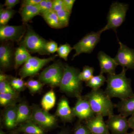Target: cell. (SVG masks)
I'll use <instances>...</instances> for the list:
<instances>
[{
	"label": "cell",
	"mask_w": 134,
	"mask_h": 134,
	"mask_svg": "<svg viewBox=\"0 0 134 134\" xmlns=\"http://www.w3.org/2000/svg\"><path fill=\"white\" fill-rule=\"evenodd\" d=\"M127 69L122 68L119 74H107V86L105 92L110 98H117L121 100L134 97L131 79L127 78Z\"/></svg>",
	"instance_id": "1"
},
{
	"label": "cell",
	"mask_w": 134,
	"mask_h": 134,
	"mask_svg": "<svg viewBox=\"0 0 134 134\" xmlns=\"http://www.w3.org/2000/svg\"><path fill=\"white\" fill-rule=\"evenodd\" d=\"M83 97L88 101L95 115L104 117H109L114 114L115 104L113 103L111 98L103 90L100 89L92 90Z\"/></svg>",
	"instance_id": "2"
},
{
	"label": "cell",
	"mask_w": 134,
	"mask_h": 134,
	"mask_svg": "<svg viewBox=\"0 0 134 134\" xmlns=\"http://www.w3.org/2000/svg\"><path fill=\"white\" fill-rule=\"evenodd\" d=\"M77 69L66 65L59 86L60 90L68 96L77 98L81 96L82 86Z\"/></svg>",
	"instance_id": "3"
},
{
	"label": "cell",
	"mask_w": 134,
	"mask_h": 134,
	"mask_svg": "<svg viewBox=\"0 0 134 134\" xmlns=\"http://www.w3.org/2000/svg\"><path fill=\"white\" fill-rule=\"evenodd\" d=\"M128 5L119 2H113L110 7L108 15L107 23L104 28L100 30L103 32L107 30H116L125 21Z\"/></svg>",
	"instance_id": "4"
},
{
	"label": "cell",
	"mask_w": 134,
	"mask_h": 134,
	"mask_svg": "<svg viewBox=\"0 0 134 134\" xmlns=\"http://www.w3.org/2000/svg\"><path fill=\"white\" fill-rule=\"evenodd\" d=\"M48 42L32 30L29 29L21 45L24 46L30 52L38 53L42 55H49L50 54L46 49V45Z\"/></svg>",
	"instance_id": "5"
},
{
	"label": "cell",
	"mask_w": 134,
	"mask_h": 134,
	"mask_svg": "<svg viewBox=\"0 0 134 134\" xmlns=\"http://www.w3.org/2000/svg\"><path fill=\"white\" fill-rule=\"evenodd\" d=\"M64 69L60 63H55L44 70L39 76V80L42 83L52 87L59 86L61 81Z\"/></svg>",
	"instance_id": "6"
},
{
	"label": "cell",
	"mask_w": 134,
	"mask_h": 134,
	"mask_svg": "<svg viewBox=\"0 0 134 134\" xmlns=\"http://www.w3.org/2000/svg\"><path fill=\"white\" fill-rule=\"evenodd\" d=\"M102 32L100 31L94 32H91L84 37L81 40L73 47L76 51L73 55V59L77 55L83 53H91L100 40V35Z\"/></svg>",
	"instance_id": "7"
},
{
	"label": "cell",
	"mask_w": 134,
	"mask_h": 134,
	"mask_svg": "<svg viewBox=\"0 0 134 134\" xmlns=\"http://www.w3.org/2000/svg\"><path fill=\"white\" fill-rule=\"evenodd\" d=\"M54 58L55 57H52L47 59H40L31 56L21 69L19 74L22 78L34 75Z\"/></svg>",
	"instance_id": "8"
},
{
	"label": "cell",
	"mask_w": 134,
	"mask_h": 134,
	"mask_svg": "<svg viewBox=\"0 0 134 134\" xmlns=\"http://www.w3.org/2000/svg\"><path fill=\"white\" fill-rule=\"evenodd\" d=\"M30 120L43 129L52 127L57 122L54 115L37 107L32 110Z\"/></svg>",
	"instance_id": "9"
},
{
	"label": "cell",
	"mask_w": 134,
	"mask_h": 134,
	"mask_svg": "<svg viewBox=\"0 0 134 134\" xmlns=\"http://www.w3.org/2000/svg\"><path fill=\"white\" fill-rule=\"evenodd\" d=\"M106 123L111 134H126L130 128L127 117L121 114H113L108 117Z\"/></svg>",
	"instance_id": "10"
},
{
	"label": "cell",
	"mask_w": 134,
	"mask_h": 134,
	"mask_svg": "<svg viewBox=\"0 0 134 134\" xmlns=\"http://www.w3.org/2000/svg\"><path fill=\"white\" fill-rule=\"evenodd\" d=\"M120 47L114 59L118 65L127 69L134 70V50L119 41Z\"/></svg>",
	"instance_id": "11"
},
{
	"label": "cell",
	"mask_w": 134,
	"mask_h": 134,
	"mask_svg": "<svg viewBox=\"0 0 134 134\" xmlns=\"http://www.w3.org/2000/svg\"><path fill=\"white\" fill-rule=\"evenodd\" d=\"M77 99L74 107L72 108L73 114L79 120L86 121L93 118L96 115L88 101L83 96L77 98Z\"/></svg>",
	"instance_id": "12"
},
{
	"label": "cell",
	"mask_w": 134,
	"mask_h": 134,
	"mask_svg": "<svg viewBox=\"0 0 134 134\" xmlns=\"http://www.w3.org/2000/svg\"><path fill=\"white\" fill-rule=\"evenodd\" d=\"M25 31L24 26H23L1 25L0 40L1 41H20Z\"/></svg>",
	"instance_id": "13"
},
{
	"label": "cell",
	"mask_w": 134,
	"mask_h": 134,
	"mask_svg": "<svg viewBox=\"0 0 134 134\" xmlns=\"http://www.w3.org/2000/svg\"><path fill=\"white\" fill-rule=\"evenodd\" d=\"M85 124L92 134H111L101 115H95L93 118L85 121Z\"/></svg>",
	"instance_id": "14"
},
{
	"label": "cell",
	"mask_w": 134,
	"mask_h": 134,
	"mask_svg": "<svg viewBox=\"0 0 134 134\" xmlns=\"http://www.w3.org/2000/svg\"><path fill=\"white\" fill-rule=\"evenodd\" d=\"M98 59L100 67V74H115V69L118 65L113 58H111L104 52L100 51L98 54Z\"/></svg>",
	"instance_id": "15"
},
{
	"label": "cell",
	"mask_w": 134,
	"mask_h": 134,
	"mask_svg": "<svg viewBox=\"0 0 134 134\" xmlns=\"http://www.w3.org/2000/svg\"><path fill=\"white\" fill-rule=\"evenodd\" d=\"M56 114L64 121L67 122L72 121L75 118L72 109L70 108L68 99L62 98L58 104Z\"/></svg>",
	"instance_id": "16"
},
{
	"label": "cell",
	"mask_w": 134,
	"mask_h": 134,
	"mask_svg": "<svg viewBox=\"0 0 134 134\" xmlns=\"http://www.w3.org/2000/svg\"><path fill=\"white\" fill-rule=\"evenodd\" d=\"M8 106L3 115L4 125L8 129H12L17 126L18 105L14 104Z\"/></svg>",
	"instance_id": "17"
},
{
	"label": "cell",
	"mask_w": 134,
	"mask_h": 134,
	"mask_svg": "<svg viewBox=\"0 0 134 134\" xmlns=\"http://www.w3.org/2000/svg\"><path fill=\"white\" fill-rule=\"evenodd\" d=\"M120 114L127 117L134 114V97L121 100L115 104Z\"/></svg>",
	"instance_id": "18"
},
{
	"label": "cell",
	"mask_w": 134,
	"mask_h": 134,
	"mask_svg": "<svg viewBox=\"0 0 134 134\" xmlns=\"http://www.w3.org/2000/svg\"><path fill=\"white\" fill-rule=\"evenodd\" d=\"M12 50L10 46L2 44L0 47V65L1 68L7 69L10 66L12 61Z\"/></svg>",
	"instance_id": "19"
},
{
	"label": "cell",
	"mask_w": 134,
	"mask_h": 134,
	"mask_svg": "<svg viewBox=\"0 0 134 134\" xmlns=\"http://www.w3.org/2000/svg\"><path fill=\"white\" fill-rule=\"evenodd\" d=\"M31 111L26 103L23 102L18 105L17 109V117L16 125H21L30 120Z\"/></svg>",
	"instance_id": "20"
},
{
	"label": "cell",
	"mask_w": 134,
	"mask_h": 134,
	"mask_svg": "<svg viewBox=\"0 0 134 134\" xmlns=\"http://www.w3.org/2000/svg\"><path fill=\"white\" fill-rule=\"evenodd\" d=\"M38 5L22 7L20 13L24 23H26L34 16L40 14V10Z\"/></svg>",
	"instance_id": "21"
},
{
	"label": "cell",
	"mask_w": 134,
	"mask_h": 134,
	"mask_svg": "<svg viewBox=\"0 0 134 134\" xmlns=\"http://www.w3.org/2000/svg\"><path fill=\"white\" fill-rule=\"evenodd\" d=\"M31 56L26 48L21 45L15 52V68L17 69L22 64H24Z\"/></svg>",
	"instance_id": "22"
},
{
	"label": "cell",
	"mask_w": 134,
	"mask_h": 134,
	"mask_svg": "<svg viewBox=\"0 0 134 134\" xmlns=\"http://www.w3.org/2000/svg\"><path fill=\"white\" fill-rule=\"evenodd\" d=\"M18 130L26 134H45L43 129L31 120L20 125Z\"/></svg>",
	"instance_id": "23"
},
{
	"label": "cell",
	"mask_w": 134,
	"mask_h": 134,
	"mask_svg": "<svg viewBox=\"0 0 134 134\" xmlns=\"http://www.w3.org/2000/svg\"><path fill=\"white\" fill-rule=\"evenodd\" d=\"M56 102V97L53 90L46 93L43 96L41 105L43 110L48 111L54 107Z\"/></svg>",
	"instance_id": "24"
},
{
	"label": "cell",
	"mask_w": 134,
	"mask_h": 134,
	"mask_svg": "<svg viewBox=\"0 0 134 134\" xmlns=\"http://www.w3.org/2000/svg\"><path fill=\"white\" fill-rule=\"evenodd\" d=\"M41 15L50 27L53 29H61L56 12L53 10H51L45 12Z\"/></svg>",
	"instance_id": "25"
},
{
	"label": "cell",
	"mask_w": 134,
	"mask_h": 134,
	"mask_svg": "<svg viewBox=\"0 0 134 134\" xmlns=\"http://www.w3.org/2000/svg\"><path fill=\"white\" fill-rule=\"evenodd\" d=\"M107 79L103 74H99L94 76L91 79L86 82V86L91 88L92 90H97L104 85Z\"/></svg>",
	"instance_id": "26"
},
{
	"label": "cell",
	"mask_w": 134,
	"mask_h": 134,
	"mask_svg": "<svg viewBox=\"0 0 134 134\" xmlns=\"http://www.w3.org/2000/svg\"><path fill=\"white\" fill-rule=\"evenodd\" d=\"M16 98V94L12 93H0V104L3 106L14 104V103Z\"/></svg>",
	"instance_id": "27"
},
{
	"label": "cell",
	"mask_w": 134,
	"mask_h": 134,
	"mask_svg": "<svg viewBox=\"0 0 134 134\" xmlns=\"http://www.w3.org/2000/svg\"><path fill=\"white\" fill-rule=\"evenodd\" d=\"M56 13L61 29L68 26L71 13L65 10L64 9L56 12Z\"/></svg>",
	"instance_id": "28"
},
{
	"label": "cell",
	"mask_w": 134,
	"mask_h": 134,
	"mask_svg": "<svg viewBox=\"0 0 134 134\" xmlns=\"http://www.w3.org/2000/svg\"><path fill=\"white\" fill-rule=\"evenodd\" d=\"M95 69L93 67L85 66L83 67L82 71L79 74V78L81 81L86 82L93 76Z\"/></svg>",
	"instance_id": "29"
},
{
	"label": "cell",
	"mask_w": 134,
	"mask_h": 134,
	"mask_svg": "<svg viewBox=\"0 0 134 134\" xmlns=\"http://www.w3.org/2000/svg\"><path fill=\"white\" fill-rule=\"evenodd\" d=\"M14 14V11L12 9H3L1 8L0 10V24L6 25Z\"/></svg>",
	"instance_id": "30"
},
{
	"label": "cell",
	"mask_w": 134,
	"mask_h": 134,
	"mask_svg": "<svg viewBox=\"0 0 134 134\" xmlns=\"http://www.w3.org/2000/svg\"><path fill=\"white\" fill-rule=\"evenodd\" d=\"M43 83L38 80L30 79L25 83V86L32 93H36L39 91L43 87Z\"/></svg>",
	"instance_id": "31"
},
{
	"label": "cell",
	"mask_w": 134,
	"mask_h": 134,
	"mask_svg": "<svg viewBox=\"0 0 134 134\" xmlns=\"http://www.w3.org/2000/svg\"><path fill=\"white\" fill-rule=\"evenodd\" d=\"M73 47H71L68 43L61 45L58 48L57 52L60 58H62L65 61L68 60V57L71 51L73 50Z\"/></svg>",
	"instance_id": "32"
},
{
	"label": "cell",
	"mask_w": 134,
	"mask_h": 134,
	"mask_svg": "<svg viewBox=\"0 0 134 134\" xmlns=\"http://www.w3.org/2000/svg\"><path fill=\"white\" fill-rule=\"evenodd\" d=\"M38 5L40 10V14L53 10V1L42 0Z\"/></svg>",
	"instance_id": "33"
},
{
	"label": "cell",
	"mask_w": 134,
	"mask_h": 134,
	"mask_svg": "<svg viewBox=\"0 0 134 134\" xmlns=\"http://www.w3.org/2000/svg\"><path fill=\"white\" fill-rule=\"evenodd\" d=\"M12 93L16 94L15 90L7 81L0 82V93Z\"/></svg>",
	"instance_id": "34"
},
{
	"label": "cell",
	"mask_w": 134,
	"mask_h": 134,
	"mask_svg": "<svg viewBox=\"0 0 134 134\" xmlns=\"http://www.w3.org/2000/svg\"><path fill=\"white\" fill-rule=\"evenodd\" d=\"M74 134H92L90 130L85 125L79 124L75 129Z\"/></svg>",
	"instance_id": "35"
},
{
	"label": "cell",
	"mask_w": 134,
	"mask_h": 134,
	"mask_svg": "<svg viewBox=\"0 0 134 134\" xmlns=\"http://www.w3.org/2000/svg\"><path fill=\"white\" fill-rule=\"evenodd\" d=\"M58 48V44L54 41H48L46 45V49L50 54L54 53L57 52Z\"/></svg>",
	"instance_id": "36"
},
{
	"label": "cell",
	"mask_w": 134,
	"mask_h": 134,
	"mask_svg": "<svg viewBox=\"0 0 134 134\" xmlns=\"http://www.w3.org/2000/svg\"><path fill=\"white\" fill-rule=\"evenodd\" d=\"M63 7L64 9L70 13H71L72 8L75 1V0H63Z\"/></svg>",
	"instance_id": "37"
},
{
	"label": "cell",
	"mask_w": 134,
	"mask_h": 134,
	"mask_svg": "<svg viewBox=\"0 0 134 134\" xmlns=\"http://www.w3.org/2000/svg\"><path fill=\"white\" fill-rule=\"evenodd\" d=\"M64 9L63 0L53 1V10L57 12Z\"/></svg>",
	"instance_id": "38"
},
{
	"label": "cell",
	"mask_w": 134,
	"mask_h": 134,
	"mask_svg": "<svg viewBox=\"0 0 134 134\" xmlns=\"http://www.w3.org/2000/svg\"><path fill=\"white\" fill-rule=\"evenodd\" d=\"M20 2L19 0H6L5 1L4 6L7 7V9H11L16 5Z\"/></svg>",
	"instance_id": "39"
},
{
	"label": "cell",
	"mask_w": 134,
	"mask_h": 134,
	"mask_svg": "<svg viewBox=\"0 0 134 134\" xmlns=\"http://www.w3.org/2000/svg\"><path fill=\"white\" fill-rule=\"evenodd\" d=\"M42 0H25L23 1L22 7L29 5H38Z\"/></svg>",
	"instance_id": "40"
},
{
	"label": "cell",
	"mask_w": 134,
	"mask_h": 134,
	"mask_svg": "<svg viewBox=\"0 0 134 134\" xmlns=\"http://www.w3.org/2000/svg\"><path fill=\"white\" fill-rule=\"evenodd\" d=\"M25 86V83L21 78H17V84L15 90L20 91L23 90Z\"/></svg>",
	"instance_id": "41"
},
{
	"label": "cell",
	"mask_w": 134,
	"mask_h": 134,
	"mask_svg": "<svg viewBox=\"0 0 134 134\" xmlns=\"http://www.w3.org/2000/svg\"><path fill=\"white\" fill-rule=\"evenodd\" d=\"M130 128L132 129L134 132V114L131 115L129 119H128Z\"/></svg>",
	"instance_id": "42"
},
{
	"label": "cell",
	"mask_w": 134,
	"mask_h": 134,
	"mask_svg": "<svg viewBox=\"0 0 134 134\" xmlns=\"http://www.w3.org/2000/svg\"><path fill=\"white\" fill-rule=\"evenodd\" d=\"M7 76L2 74H1V75H0V82L7 81Z\"/></svg>",
	"instance_id": "43"
},
{
	"label": "cell",
	"mask_w": 134,
	"mask_h": 134,
	"mask_svg": "<svg viewBox=\"0 0 134 134\" xmlns=\"http://www.w3.org/2000/svg\"><path fill=\"white\" fill-rule=\"evenodd\" d=\"M126 134H134V131H133V132H130V133H127Z\"/></svg>",
	"instance_id": "44"
},
{
	"label": "cell",
	"mask_w": 134,
	"mask_h": 134,
	"mask_svg": "<svg viewBox=\"0 0 134 134\" xmlns=\"http://www.w3.org/2000/svg\"><path fill=\"white\" fill-rule=\"evenodd\" d=\"M4 133L3 132L2 130H1V132H0V134H4Z\"/></svg>",
	"instance_id": "45"
},
{
	"label": "cell",
	"mask_w": 134,
	"mask_h": 134,
	"mask_svg": "<svg viewBox=\"0 0 134 134\" xmlns=\"http://www.w3.org/2000/svg\"><path fill=\"white\" fill-rule=\"evenodd\" d=\"M9 134H17L16 133H10Z\"/></svg>",
	"instance_id": "46"
},
{
	"label": "cell",
	"mask_w": 134,
	"mask_h": 134,
	"mask_svg": "<svg viewBox=\"0 0 134 134\" xmlns=\"http://www.w3.org/2000/svg\"><path fill=\"white\" fill-rule=\"evenodd\" d=\"M65 134V133H60V134Z\"/></svg>",
	"instance_id": "47"
}]
</instances>
